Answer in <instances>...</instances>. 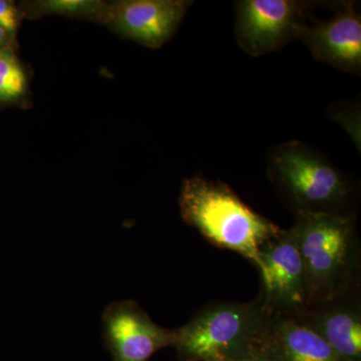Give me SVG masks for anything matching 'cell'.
I'll list each match as a JSON object with an SVG mask.
<instances>
[{"instance_id": "obj_1", "label": "cell", "mask_w": 361, "mask_h": 361, "mask_svg": "<svg viewBox=\"0 0 361 361\" xmlns=\"http://www.w3.org/2000/svg\"><path fill=\"white\" fill-rule=\"evenodd\" d=\"M291 228L302 257L308 305L360 286V242L353 214L298 213Z\"/></svg>"}, {"instance_id": "obj_2", "label": "cell", "mask_w": 361, "mask_h": 361, "mask_svg": "<svg viewBox=\"0 0 361 361\" xmlns=\"http://www.w3.org/2000/svg\"><path fill=\"white\" fill-rule=\"evenodd\" d=\"M183 220L213 245L237 252L257 266L259 251L281 228L252 210L227 185L200 176L183 182Z\"/></svg>"}, {"instance_id": "obj_3", "label": "cell", "mask_w": 361, "mask_h": 361, "mask_svg": "<svg viewBox=\"0 0 361 361\" xmlns=\"http://www.w3.org/2000/svg\"><path fill=\"white\" fill-rule=\"evenodd\" d=\"M269 173L295 213H349L350 183L327 158L301 142L271 152Z\"/></svg>"}, {"instance_id": "obj_4", "label": "cell", "mask_w": 361, "mask_h": 361, "mask_svg": "<svg viewBox=\"0 0 361 361\" xmlns=\"http://www.w3.org/2000/svg\"><path fill=\"white\" fill-rule=\"evenodd\" d=\"M270 315L260 299L210 304L175 330L178 357L182 361H224L253 345Z\"/></svg>"}, {"instance_id": "obj_5", "label": "cell", "mask_w": 361, "mask_h": 361, "mask_svg": "<svg viewBox=\"0 0 361 361\" xmlns=\"http://www.w3.org/2000/svg\"><path fill=\"white\" fill-rule=\"evenodd\" d=\"M314 4L296 0H242L236 4V40L252 56L280 51L300 39Z\"/></svg>"}, {"instance_id": "obj_6", "label": "cell", "mask_w": 361, "mask_h": 361, "mask_svg": "<svg viewBox=\"0 0 361 361\" xmlns=\"http://www.w3.org/2000/svg\"><path fill=\"white\" fill-rule=\"evenodd\" d=\"M256 267L263 283L259 299L268 312L296 315L307 307L303 261L292 228L261 247Z\"/></svg>"}, {"instance_id": "obj_7", "label": "cell", "mask_w": 361, "mask_h": 361, "mask_svg": "<svg viewBox=\"0 0 361 361\" xmlns=\"http://www.w3.org/2000/svg\"><path fill=\"white\" fill-rule=\"evenodd\" d=\"M103 339L114 361H149L161 349L174 348L176 334L154 322L135 301L126 300L104 310Z\"/></svg>"}, {"instance_id": "obj_8", "label": "cell", "mask_w": 361, "mask_h": 361, "mask_svg": "<svg viewBox=\"0 0 361 361\" xmlns=\"http://www.w3.org/2000/svg\"><path fill=\"white\" fill-rule=\"evenodd\" d=\"M193 4L188 0L111 1L106 26L123 39L160 49L174 37Z\"/></svg>"}, {"instance_id": "obj_9", "label": "cell", "mask_w": 361, "mask_h": 361, "mask_svg": "<svg viewBox=\"0 0 361 361\" xmlns=\"http://www.w3.org/2000/svg\"><path fill=\"white\" fill-rule=\"evenodd\" d=\"M299 39L317 61L360 75L361 18L353 2H342L331 20L308 23Z\"/></svg>"}, {"instance_id": "obj_10", "label": "cell", "mask_w": 361, "mask_h": 361, "mask_svg": "<svg viewBox=\"0 0 361 361\" xmlns=\"http://www.w3.org/2000/svg\"><path fill=\"white\" fill-rule=\"evenodd\" d=\"M357 288L310 304L295 315L343 361H361V303Z\"/></svg>"}, {"instance_id": "obj_11", "label": "cell", "mask_w": 361, "mask_h": 361, "mask_svg": "<svg viewBox=\"0 0 361 361\" xmlns=\"http://www.w3.org/2000/svg\"><path fill=\"white\" fill-rule=\"evenodd\" d=\"M270 361H343L295 315L274 313L254 342Z\"/></svg>"}, {"instance_id": "obj_12", "label": "cell", "mask_w": 361, "mask_h": 361, "mask_svg": "<svg viewBox=\"0 0 361 361\" xmlns=\"http://www.w3.org/2000/svg\"><path fill=\"white\" fill-rule=\"evenodd\" d=\"M32 70L21 59L18 45L0 49V110L32 106Z\"/></svg>"}, {"instance_id": "obj_13", "label": "cell", "mask_w": 361, "mask_h": 361, "mask_svg": "<svg viewBox=\"0 0 361 361\" xmlns=\"http://www.w3.org/2000/svg\"><path fill=\"white\" fill-rule=\"evenodd\" d=\"M25 20L63 16L106 26L111 1L104 0H25L18 2Z\"/></svg>"}, {"instance_id": "obj_14", "label": "cell", "mask_w": 361, "mask_h": 361, "mask_svg": "<svg viewBox=\"0 0 361 361\" xmlns=\"http://www.w3.org/2000/svg\"><path fill=\"white\" fill-rule=\"evenodd\" d=\"M25 20L18 2L13 0H0V26L9 37L18 40L21 23Z\"/></svg>"}, {"instance_id": "obj_15", "label": "cell", "mask_w": 361, "mask_h": 361, "mask_svg": "<svg viewBox=\"0 0 361 361\" xmlns=\"http://www.w3.org/2000/svg\"><path fill=\"white\" fill-rule=\"evenodd\" d=\"M334 118L345 128L348 134L350 133L351 137L355 140L356 144L358 142V147L360 148V118L357 110H348L345 111H338L334 115Z\"/></svg>"}, {"instance_id": "obj_16", "label": "cell", "mask_w": 361, "mask_h": 361, "mask_svg": "<svg viewBox=\"0 0 361 361\" xmlns=\"http://www.w3.org/2000/svg\"><path fill=\"white\" fill-rule=\"evenodd\" d=\"M224 361H270L261 351H259L255 346L244 349L234 355L230 356Z\"/></svg>"}, {"instance_id": "obj_17", "label": "cell", "mask_w": 361, "mask_h": 361, "mask_svg": "<svg viewBox=\"0 0 361 361\" xmlns=\"http://www.w3.org/2000/svg\"><path fill=\"white\" fill-rule=\"evenodd\" d=\"M8 45H18V42L11 39L8 33L0 26V49L8 47Z\"/></svg>"}]
</instances>
